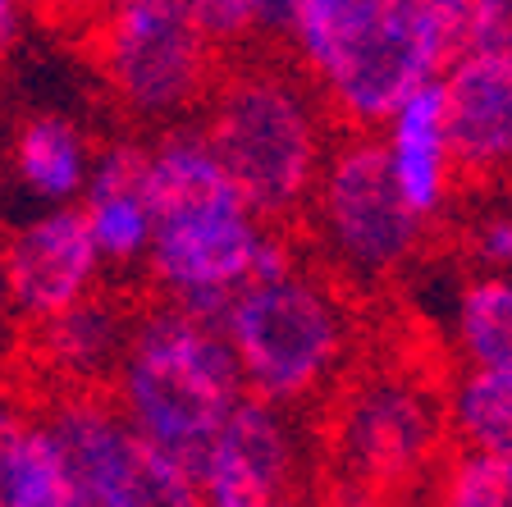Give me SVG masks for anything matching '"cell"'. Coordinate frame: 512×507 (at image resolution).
<instances>
[{"label":"cell","instance_id":"obj_21","mask_svg":"<svg viewBox=\"0 0 512 507\" xmlns=\"http://www.w3.org/2000/svg\"><path fill=\"white\" fill-rule=\"evenodd\" d=\"M188 5L215 46H243L247 37H256L252 0H188Z\"/></svg>","mask_w":512,"mask_h":507},{"label":"cell","instance_id":"obj_17","mask_svg":"<svg viewBox=\"0 0 512 507\" xmlns=\"http://www.w3.org/2000/svg\"><path fill=\"white\" fill-rule=\"evenodd\" d=\"M14 174L46 206H64L69 197L87 192L92 165H87V147L78 138V128L55 115L23 119L19 138H14Z\"/></svg>","mask_w":512,"mask_h":507},{"label":"cell","instance_id":"obj_19","mask_svg":"<svg viewBox=\"0 0 512 507\" xmlns=\"http://www.w3.org/2000/svg\"><path fill=\"white\" fill-rule=\"evenodd\" d=\"M453 320H458V348L471 366L512 370V270L471 279Z\"/></svg>","mask_w":512,"mask_h":507},{"label":"cell","instance_id":"obj_11","mask_svg":"<svg viewBox=\"0 0 512 507\" xmlns=\"http://www.w3.org/2000/svg\"><path fill=\"white\" fill-rule=\"evenodd\" d=\"M101 243L87 220V206H51L37 220L19 224L5 252V288H10L14 316L28 325L64 316L83 302L101 270Z\"/></svg>","mask_w":512,"mask_h":507},{"label":"cell","instance_id":"obj_6","mask_svg":"<svg viewBox=\"0 0 512 507\" xmlns=\"http://www.w3.org/2000/svg\"><path fill=\"white\" fill-rule=\"evenodd\" d=\"M110 96L133 119L165 124L206 106L215 51L188 0H119L92 28Z\"/></svg>","mask_w":512,"mask_h":507},{"label":"cell","instance_id":"obj_22","mask_svg":"<svg viewBox=\"0 0 512 507\" xmlns=\"http://www.w3.org/2000/svg\"><path fill=\"white\" fill-rule=\"evenodd\" d=\"M467 46L512 60V0H480L467 23Z\"/></svg>","mask_w":512,"mask_h":507},{"label":"cell","instance_id":"obj_16","mask_svg":"<svg viewBox=\"0 0 512 507\" xmlns=\"http://www.w3.org/2000/svg\"><path fill=\"white\" fill-rule=\"evenodd\" d=\"M0 503L5 507H78L69 462L51 421L5 416L0 434Z\"/></svg>","mask_w":512,"mask_h":507},{"label":"cell","instance_id":"obj_12","mask_svg":"<svg viewBox=\"0 0 512 507\" xmlns=\"http://www.w3.org/2000/svg\"><path fill=\"white\" fill-rule=\"evenodd\" d=\"M453 160L471 179L512 174V60L462 46L444 69Z\"/></svg>","mask_w":512,"mask_h":507},{"label":"cell","instance_id":"obj_26","mask_svg":"<svg viewBox=\"0 0 512 507\" xmlns=\"http://www.w3.org/2000/svg\"><path fill=\"white\" fill-rule=\"evenodd\" d=\"M256 5V37L266 42H293V28H298V14L307 0H252Z\"/></svg>","mask_w":512,"mask_h":507},{"label":"cell","instance_id":"obj_14","mask_svg":"<svg viewBox=\"0 0 512 507\" xmlns=\"http://www.w3.org/2000/svg\"><path fill=\"white\" fill-rule=\"evenodd\" d=\"M151 147L138 142H115L101 151L87 179V220L101 243V256L115 265L151 256L156 238V211H151Z\"/></svg>","mask_w":512,"mask_h":507},{"label":"cell","instance_id":"obj_23","mask_svg":"<svg viewBox=\"0 0 512 507\" xmlns=\"http://www.w3.org/2000/svg\"><path fill=\"white\" fill-rule=\"evenodd\" d=\"M471 252L490 270H512V211H499L490 220H480L471 233Z\"/></svg>","mask_w":512,"mask_h":507},{"label":"cell","instance_id":"obj_5","mask_svg":"<svg viewBox=\"0 0 512 507\" xmlns=\"http://www.w3.org/2000/svg\"><path fill=\"white\" fill-rule=\"evenodd\" d=\"M224 334L243 361L247 389L275 402H302L330 384L348 352V311L320 279L288 270L247 284L224 316Z\"/></svg>","mask_w":512,"mask_h":507},{"label":"cell","instance_id":"obj_20","mask_svg":"<svg viewBox=\"0 0 512 507\" xmlns=\"http://www.w3.org/2000/svg\"><path fill=\"white\" fill-rule=\"evenodd\" d=\"M439 498L453 507H512V457L462 448L439 476Z\"/></svg>","mask_w":512,"mask_h":507},{"label":"cell","instance_id":"obj_8","mask_svg":"<svg viewBox=\"0 0 512 507\" xmlns=\"http://www.w3.org/2000/svg\"><path fill=\"white\" fill-rule=\"evenodd\" d=\"M316 220L334 261L357 279H384L412 261L426 220L407 206L389 169V147L371 128L343 138L320 169Z\"/></svg>","mask_w":512,"mask_h":507},{"label":"cell","instance_id":"obj_27","mask_svg":"<svg viewBox=\"0 0 512 507\" xmlns=\"http://www.w3.org/2000/svg\"><path fill=\"white\" fill-rule=\"evenodd\" d=\"M19 42V0H5V46Z\"/></svg>","mask_w":512,"mask_h":507},{"label":"cell","instance_id":"obj_9","mask_svg":"<svg viewBox=\"0 0 512 507\" xmlns=\"http://www.w3.org/2000/svg\"><path fill=\"white\" fill-rule=\"evenodd\" d=\"M444 430L448 402L439 407L403 375H371L343 398L330 430V457L357 494H389L435 462Z\"/></svg>","mask_w":512,"mask_h":507},{"label":"cell","instance_id":"obj_1","mask_svg":"<svg viewBox=\"0 0 512 507\" xmlns=\"http://www.w3.org/2000/svg\"><path fill=\"white\" fill-rule=\"evenodd\" d=\"M151 279L183 311L224 329L234 297L252 284L266 224L238 192L202 128H174L151 147Z\"/></svg>","mask_w":512,"mask_h":507},{"label":"cell","instance_id":"obj_15","mask_svg":"<svg viewBox=\"0 0 512 507\" xmlns=\"http://www.w3.org/2000/svg\"><path fill=\"white\" fill-rule=\"evenodd\" d=\"M42 329V352L60 375L74 380H106L110 370L124 366V352L133 343L138 320H128L119 302L87 293L83 302L64 311V316L46 320Z\"/></svg>","mask_w":512,"mask_h":507},{"label":"cell","instance_id":"obj_7","mask_svg":"<svg viewBox=\"0 0 512 507\" xmlns=\"http://www.w3.org/2000/svg\"><path fill=\"white\" fill-rule=\"evenodd\" d=\"M69 462L78 507H188L202 503L197 466L160 448L101 393H69L46 412Z\"/></svg>","mask_w":512,"mask_h":507},{"label":"cell","instance_id":"obj_2","mask_svg":"<svg viewBox=\"0 0 512 507\" xmlns=\"http://www.w3.org/2000/svg\"><path fill=\"white\" fill-rule=\"evenodd\" d=\"M302 69L352 128H384L412 92L444 78L462 51L407 0H307L293 28Z\"/></svg>","mask_w":512,"mask_h":507},{"label":"cell","instance_id":"obj_24","mask_svg":"<svg viewBox=\"0 0 512 507\" xmlns=\"http://www.w3.org/2000/svg\"><path fill=\"white\" fill-rule=\"evenodd\" d=\"M407 5L421 10L430 23H439L458 46H467V23H471V14H476L480 0H407Z\"/></svg>","mask_w":512,"mask_h":507},{"label":"cell","instance_id":"obj_25","mask_svg":"<svg viewBox=\"0 0 512 507\" xmlns=\"http://www.w3.org/2000/svg\"><path fill=\"white\" fill-rule=\"evenodd\" d=\"M32 5H37V10H42L51 23H74V28L92 32L96 23L115 10L119 0H32Z\"/></svg>","mask_w":512,"mask_h":507},{"label":"cell","instance_id":"obj_10","mask_svg":"<svg viewBox=\"0 0 512 507\" xmlns=\"http://www.w3.org/2000/svg\"><path fill=\"white\" fill-rule=\"evenodd\" d=\"M284 407L288 402H275L266 393H243V402L197 457L202 503L261 507L293 494L302 476V439Z\"/></svg>","mask_w":512,"mask_h":507},{"label":"cell","instance_id":"obj_4","mask_svg":"<svg viewBox=\"0 0 512 507\" xmlns=\"http://www.w3.org/2000/svg\"><path fill=\"white\" fill-rule=\"evenodd\" d=\"M115 380L119 407L133 425L192 466L247 393L229 334L179 302L138 320Z\"/></svg>","mask_w":512,"mask_h":507},{"label":"cell","instance_id":"obj_3","mask_svg":"<svg viewBox=\"0 0 512 507\" xmlns=\"http://www.w3.org/2000/svg\"><path fill=\"white\" fill-rule=\"evenodd\" d=\"M206 142L261 220L298 215L330 160L320 110L307 83L275 64H243L206 96Z\"/></svg>","mask_w":512,"mask_h":507},{"label":"cell","instance_id":"obj_18","mask_svg":"<svg viewBox=\"0 0 512 507\" xmlns=\"http://www.w3.org/2000/svg\"><path fill=\"white\" fill-rule=\"evenodd\" d=\"M448 434L462 448L512 457V370L471 366L448 389Z\"/></svg>","mask_w":512,"mask_h":507},{"label":"cell","instance_id":"obj_13","mask_svg":"<svg viewBox=\"0 0 512 507\" xmlns=\"http://www.w3.org/2000/svg\"><path fill=\"white\" fill-rule=\"evenodd\" d=\"M384 147H389V169L407 206L421 220H435L448 201V179H453V142H448V110H444V83H426L412 92L394 115L384 119Z\"/></svg>","mask_w":512,"mask_h":507}]
</instances>
